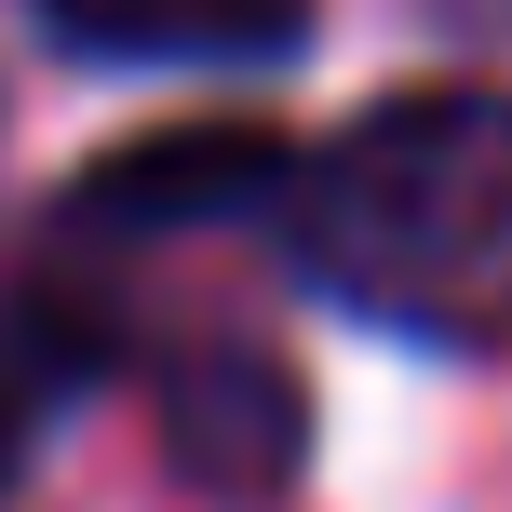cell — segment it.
Masks as SVG:
<instances>
[{
  "label": "cell",
  "mask_w": 512,
  "mask_h": 512,
  "mask_svg": "<svg viewBox=\"0 0 512 512\" xmlns=\"http://www.w3.org/2000/svg\"><path fill=\"white\" fill-rule=\"evenodd\" d=\"M283 270L418 351H512V95L418 81L283 162Z\"/></svg>",
  "instance_id": "obj_1"
},
{
  "label": "cell",
  "mask_w": 512,
  "mask_h": 512,
  "mask_svg": "<svg viewBox=\"0 0 512 512\" xmlns=\"http://www.w3.org/2000/svg\"><path fill=\"white\" fill-rule=\"evenodd\" d=\"M283 135L270 122H176L108 149L95 176L54 203V243L68 256H122V243H189V230H270L283 203Z\"/></svg>",
  "instance_id": "obj_2"
},
{
  "label": "cell",
  "mask_w": 512,
  "mask_h": 512,
  "mask_svg": "<svg viewBox=\"0 0 512 512\" xmlns=\"http://www.w3.org/2000/svg\"><path fill=\"white\" fill-rule=\"evenodd\" d=\"M162 459H176V486L203 499H283L310 472V391L297 364L270 351V337H189L176 364H162Z\"/></svg>",
  "instance_id": "obj_3"
},
{
  "label": "cell",
  "mask_w": 512,
  "mask_h": 512,
  "mask_svg": "<svg viewBox=\"0 0 512 512\" xmlns=\"http://www.w3.org/2000/svg\"><path fill=\"white\" fill-rule=\"evenodd\" d=\"M81 68H297L310 0H41Z\"/></svg>",
  "instance_id": "obj_4"
},
{
  "label": "cell",
  "mask_w": 512,
  "mask_h": 512,
  "mask_svg": "<svg viewBox=\"0 0 512 512\" xmlns=\"http://www.w3.org/2000/svg\"><path fill=\"white\" fill-rule=\"evenodd\" d=\"M68 391V364L41 351V337L0 310V499H14V472H27V445H41V405Z\"/></svg>",
  "instance_id": "obj_5"
}]
</instances>
